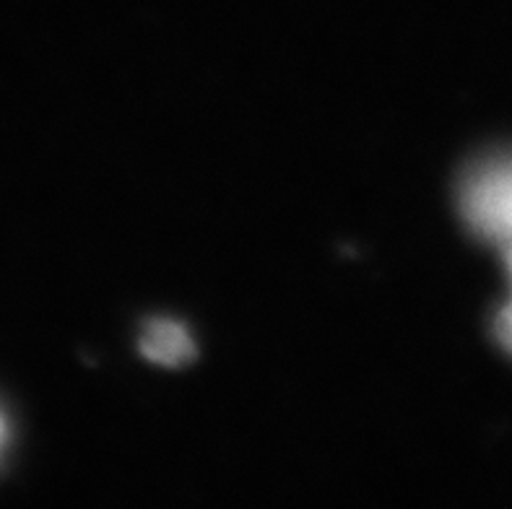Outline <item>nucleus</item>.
Returning a JSON list of instances; mask_svg holds the SVG:
<instances>
[{
    "label": "nucleus",
    "mask_w": 512,
    "mask_h": 509,
    "mask_svg": "<svg viewBox=\"0 0 512 509\" xmlns=\"http://www.w3.org/2000/svg\"><path fill=\"white\" fill-rule=\"evenodd\" d=\"M461 211L481 239L512 242V156L481 164L461 187Z\"/></svg>",
    "instance_id": "1"
},
{
    "label": "nucleus",
    "mask_w": 512,
    "mask_h": 509,
    "mask_svg": "<svg viewBox=\"0 0 512 509\" xmlns=\"http://www.w3.org/2000/svg\"><path fill=\"white\" fill-rule=\"evenodd\" d=\"M3 439H6V421L0 416V447H3Z\"/></svg>",
    "instance_id": "4"
},
{
    "label": "nucleus",
    "mask_w": 512,
    "mask_h": 509,
    "mask_svg": "<svg viewBox=\"0 0 512 509\" xmlns=\"http://www.w3.org/2000/svg\"><path fill=\"white\" fill-rule=\"evenodd\" d=\"M505 263L512 278V242L510 245H505ZM497 338H500L502 346L512 354V302L507 304L505 310L500 312V317H497Z\"/></svg>",
    "instance_id": "3"
},
{
    "label": "nucleus",
    "mask_w": 512,
    "mask_h": 509,
    "mask_svg": "<svg viewBox=\"0 0 512 509\" xmlns=\"http://www.w3.org/2000/svg\"><path fill=\"white\" fill-rule=\"evenodd\" d=\"M141 351L146 359L164 364V367H177L185 364L193 356V338L182 325L169 323V320H159V323L149 325L141 338Z\"/></svg>",
    "instance_id": "2"
}]
</instances>
